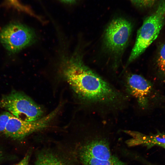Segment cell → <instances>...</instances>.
I'll return each instance as SVG.
<instances>
[{"mask_svg":"<svg viewBox=\"0 0 165 165\" xmlns=\"http://www.w3.org/2000/svg\"><path fill=\"white\" fill-rule=\"evenodd\" d=\"M61 67L67 82L75 92L83 99L103 104L113 103L117 100L118 93L86 66L78 53L65 57Z\"/></svg>","mask_w":165,"mask_h":165,"instance_id":"cell-1","label":"cell"},{"mask_svg":"<svg viewBox=\"0 0 165 165\" xmlns=\"http://www.w3.org/2000/svg\"><path fill=\"white\" fill-rule=\"evenodd\" d=\"M165 17V1H162L156 11L145 19L138 31L128 63L138 57L156 38L163 25Z\"/></svg>","mask_w":165,"mask_h":165,"instance_id":"cell-2","label":"cell"},{"mask_svg":"<svg viewBox=\"0 0 165 165\" xmlns=\"http://www.w3.org/2000/svg\"><path fill=\"white\" fill-rule=\"evenodd\" d=\"M0 108L15 117L25 121H32L41 118V108L22 92L15 90L3 95L0 99Z\"/></svg>","mask_w":165,"mask_h":165,"instance_id":"cell-3","label":"cell"},{"mask_svg":"<svg viewBox=\"0 0 165 165\" xmlns=\"http://www.w3.org/2000/svg\"><path fill=\"white\" fill-rule=\"evenodd\" d=\"M36 36L31 28L18 22L10 23L0 31V41L10 53L15 54L31 45Z\"/></svg>","mask_w":165,"mask_h":165,"instance_id":"cell-4","label":"cell"},{"mask_svg":"<svg viewBox=\"0 0 165 165\" xmlns=\"http://www.w3.org/2000/svg\"><path fill=\"white\" fill-rule=\"evenodd\" d=\"M79 156L84 165H126L112 154L108 142L103 139L86 143L81 148Z\"/></svg>","mask_w":165,"mask_h":165,"instance_id":"cell-5","label":"cell"},{"mask_svg":"<svg viewBox=\"0 0 165 165\" xmlns=\"http://www.w3.org/2000/svg\"><path fill=\"white\" fill-rule=\"evenodd\" d=\"M132 29L131 23L127 19L120 17L113 19L105 31L104 39L106 47L113 53L122 51L127 44Z\"/></svg>","mask_w":165,"mask_h":165,"instance_id":"cell-6","label":"cell"},{"mask_svg":"<svg viewBox=\"0 0 165 165\" xmlns=\"http://www.w3.org/2000/svg\"><path fill=\"white\" fill-rule=\"evenodd\" d=\"M57 112V109L46 116L34 121H26L13 116L9 120L4 134L15 139H20L47 127Z\"/></svg>","mask_w":165,"mask_h":165,"instance_id":"cell-7","label":"cell"},{"mask_svg":"<svg viewBox=\"0 0 165 165\" xmlns=\"http://www.w3.org/2000/svg\"><path fill=\"white\" fill-rule=\"evenodd\" d=\"M126 84L128 90L137 99L139 105L145 106L152 89L150 82L140 75L131 74L127 77Z\"/></svg>","mask_w":165,"mask_h":165,"instance_id":"cell-8","label":"cell"},{"mask_svg":"<svg viewBox=\"0 0 165 165\" xmlns=\"http://www.w3.org/2000/svg\"><path fill=\"white\" fill-rule=\"evenodd\" d=\"M142 144L148 148L156 146L165 149V134L158 133L151 135H145Z\"/></svg>","mask_w":165,"mask_h":165,"instance_id":"cell-9","label":"cell"},{"mask_svg":"<svg viewBox=\"0 0 165 165\" xmlns=\"http://www.w3.org/2000/svg\"><path fill=\"white\" fill-rule=\"evenodd\" d=\"M35 165H67L51 153H43L38 156Z\"/></svg>","mask_w":165,"mask_h":165,"instance_id":"cell-10","label":"cell"},{"mask_svg":"<svg viewBox=\"0 0 165 165\" xmlns=\"http://www.w3.org/2000/svg\"><path fill=\"white\" fill-rule=\"evenodd\" d=\"M156 63L160 72L165 75V43L162 45L160 48Z\"/></svg>","mask_w":165,"mask_h":165,"instance_id":"cell-11","label":"cell"},{"mask_svg":"<svg viewBox=\"0 0 165 165\" xmlns=\"http://www.w3.org/2000/svg\"><path fill=\"white\" fill-rule=\"evenodd\" d=\"M13 115L8 111L4 112L0 114V132L4 133L8 122Z\"/></svg>","mask_w":165,"mask_h":165,"instance_id":"cell-12","label":"cell"},{"mask_svg":"<svg viewBox=\"0 0 165 165\" xmlns=\"http://www.w3.org/2000/svg\"><path fill=\"white\" fill-rule=\"evenodd\" d=\"M133 4L141 8H147L152 6L157 0H129Z\"/></svg>","mask_w":165,"mask_h":165,"instance_id":"cell-13","label":"cell"},{"mask_svg":"<svg viewBox=\"0 0 165 165\" xmlns=\"http://www.w3.org/2000/svg\"><path fill=\"white\" fill-rule=\"evenodd\" d=\"M9 4L17 10L23 12L28 14L31 12V9L28 6L24 5L18 0H7Z\"/></svg>","mask_w":165,"mask_h":165,"instance_id":"cell-14","label":"cell"},{"mask_svg":"<svg viewBox=\"0 0 165 165\" xmlns=\"http://www.w3.org/2000/svg\"><path fill=\"white\" fill-rule=\"evenodd\" d=\"M29 159V155L25 156L18 164L16 165H28Z\"/></svg>","mask_w":165,"mask_h":165,"instance_id":"cell-15","label":"cell"},{"mask_svg":"<svg viewBox=\"0 0 165 165\" xmlns=\"http://www.w3.org/2000/svg\"><path fill=\"white\" fill-rule=\"evenodd\" d=\"M62 2L68 4H74L76 3L79 0H60Z\"/></svg>","mask_w":165,"mask_h":165,"instance_id":"cell-16","label":"cell"},{"mask_svg":"<svg viewBox=\"0 0 165 165\" xmlns=\"http://www.w3.org/2000/svg\"><path fill=\"white\" fill-rule=\"evenodd\" d=\"M1 153L0 152V158H1Z\"/></svg>","mask_w":165,"mask_h":165,"instance_id":"cell-17","label":"cell"}]
</instances>
